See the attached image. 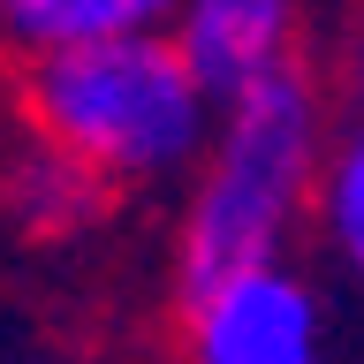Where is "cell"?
I'll return each instance as SVG.
<instances>
[{
  "instance_id": "1",
  "label": "cell",
  "mask_w": 364,
  "mask_h": 364,
  "mask_svg": "<svg viewBox=\"0 0 364 364\" xmlns=\"http://www.w3.org/2000/svg\"><path fill=\"white\" fill-rule=\"evenodd\" d=\"M334 129L341 122L326 107V76L304 53L228 91L175 220V296L213 289L228 273L289 266L296 228L318 205Z\"/></svg>"
},
{
  "instance_id": "2",
  "label": "cell",
  "mask_w": 364,
  "mask_h": 364,
  "mask_svg": "<svg viewBox=\"0 0 364 364\" xmlns=\"http://www.w3.org/2000/svg\"><path fill=\"white\" fill-rule=\"evenodd\" d=\"M213 122L220 91L205 84L175 31H129L16 61V129L91 167L114 198L198 175Z\"/></svg>"
},
{
  "instance_id": "3",
  "label": "cell",
  "mask_w": 364,
  "mask_h": 364,
  "mask_svg": "<svg viewBox=\"0 0 364 364\" xmlns=\"http://www.w3.org/2000/svg\"><path fill=\"white\" fill-rule=\"evenodd\" d=\"M182 364H326V304L296 266L228 273L175 296Z\"/></svg>"
},
{
  "instance_id": "4",
  "label": "cell",
  "mask_w": 364,
  "mask_h": 364,
  "mask_svg": "<svg viewBox=\"0 0 364 364\" xmlns=\"http://www.w3.org/2000/svg\"><path fill=\"white\" fill-rule=\"evenodd\" d=\"M114 190L91 167H76L68 152L38 144L31 129L8 136V152H0V220L16 228L23 243H84L99 235L114 213Z\"/></svg>"
},
{
  "instance_id": "5",
  "label": "cell",
  "mask_w": 364,
  "mask_h": 364,
  "mask_svg": "<svg viewBox=\"0 0 364 364\" xmlns=\"http://www.w3.org/2000/svg\"><path fill=\"white\" fill-rule=\"evenodd\" d=\"M296 31H304V0H182L175 16L182 53L205 68V84L220 99L296 61Z\"/></svg>"
},
{
  "instance_id": "6",
  "label": "cell",
  "mask_w": 364,
  "mask_h": 364,
  "mask_svg": "<svg viewBox=\"0 0 364 364\" xmlns=\"http://www.w3.org/2000/svg\"><path fill=\"white\" fill-rule=\"evenodd\" d=\"M182 0H0V53L38 61L61 46L129 38V31H175Z\"/></svg>"
},
{
  "instance_id": "7",
  "label": "cell",
  "mask_w": 364,
  "mask_h": 364,
  "mask_svg": "<svg viewBox=\"0 0 364 364\" xmlns=\"http://www.w3.org/2000/svg\"><path fill=\"white\" fill-rule=\"evenodd\" d=\"M318 243L334 250V266L364 289V114H349L334 129L326 175H318V205H311Z\"/></svg>"
},
{
  "instance_id": "8",
  "label": "cell",
  "mask_w": 364,
  "mask_h": 364,
  "mask_svg": "<svg viewBox=\"0 0 364 364\" xmlns=\"http://www.w3.org/2000/svg\"><path fill=\"white\" fill-rule=\"evenodd\" d=\"M341 68H349V91H357V114H364V16L349 23V61Z\"/></svg>"
}]
</instances>
